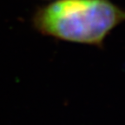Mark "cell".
<instances>
[{
    "instance_id": "cell-1",
    "label": "cell",
    "mask_w": 125,
    "mask_h": 125,
    "mask_svg": "<svg viewBox=\"0 0 125 125\" xmlns=\"http://www.w3.org/2000/svg\"><path fill=\"white\" fill-rule=\"evenodd\" d=\"M124 22L125 10L111 0H57L39 8L32 18L43 35L97 47Z\"/></svg>"
}]
</instances>
